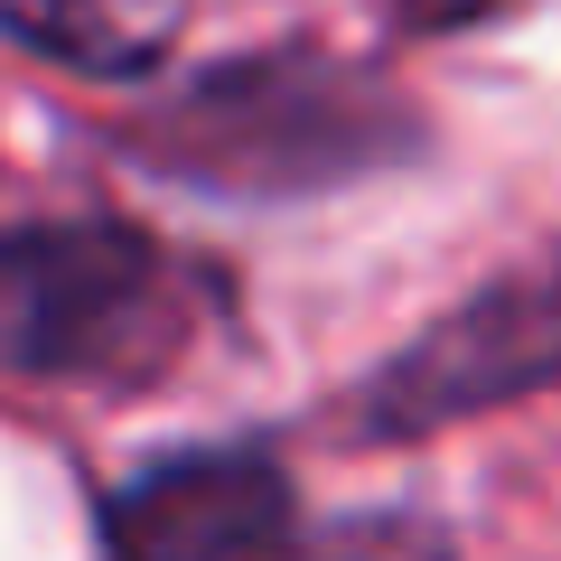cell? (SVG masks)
<instances>
[{
    "instance_id": "obj_1",
    "label": "cell",
    "mask_w": 561,
    "mask_h": 561,
    "mask_svg": "<svg viewBox=\"0 0 561 561\" xmlns=\"http://www.w3.org/2000/svg\"><path fill=\"white\" fill-rule=\"evenodd\" d=\"M197 337L187 272L131 225H0V383H131Z\"/></svg>"
},
{
    "instance_id": "obj_2",
    "label": "cell",
    "mask_w": 561,
    "mask_h": 561,
    "mask_svg": "<svg viewBox=\"0 0 561 561\" xmlns=\"http://www.w3.org/2000/svg\"><path fill=\"white\" fill-rule=\"evenodd\" d=\"M542 383H561V262H534V272L459 300L440 328H421L375 375L365 421L375 431H440V421L496 412Z\"/></svg>"
},
{
    "instance_id": "obj_3",
    "label": "cell",
    "mask_w": 561,
    "mask_h": 561,
    "mask_svg": "<svg viewBox=\"0 0 561 561\" xmlns=\"http://www.w3.org/2000/svg\"><path fill=\"white\" fill-rule=\"evenodd\" d=\"M280 515H290V486L272 459L197 449V459H169L122 486L103 534L122 561H243L280 534Z\"/></svg>"
}]
</instances>
